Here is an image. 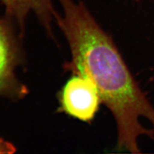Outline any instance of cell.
Returning <instances> with one entry per match:
<instances>
[{
	"mask_svg": "<svg viewBox=\"0 0 154 154\" xmlns=\"http://www.w3.org/2000/svg\"><path fill=\"white\" fill-rule=\"evenodd\" d=\"M62 14L55 19L66 36L71 60L64 66L89 78L97 87L102 103L117 127V149L141 153L138 139H154V107L116 46L84 2L59 0Z\"/></svg>",
	"mask_w": 154,
	"mask_h": 154,
	"instance_id": "cell-1",
	"label": "cell"
},
{
	"mask_svg": "<svg viewBox=\"0 0 154 154\" xmlns=\"http://www.w3.org/2000/svg\"><path fill=\"white\" fill-rule=\"evenodd\" d=\"M102 103L97 87L84 76L75 75L62 89V109L71 116L82 122L92 121Z\"/></svg>",
	"mask_w": 154,
	"mask_h": 154,
	"instance_id": "cell-2",
	"label": "cell"
},
{
	"mask_svg": "<svg viewBox=\"0 0 154 154\" xmlns=\"http://www.w3.org/2000/svg\"><path fill=\"white\" fill-rule=\"evenodd\" d=\"M18 50L11 26L0 19V96L20 98L26 89L17 81Z\"/></svg>",
	"mask_w": 154,
	"mask_h": 154,
	"instance_id": "cell-3",
	"label": "cell"
},
{
	"mask_svg": "<svg viewBox=\"0 0 154 154\" xmlns=\"http://www.w3.org/2000/svg\"><path fill=\"white\" fill-rule=\"evenodd\" d=\"M5 7L6 15L15 21L20 27L25 26L26 17L33 13L48 32H51V23L55 18L53 0H0Z\"/></svg>",
	"mask_w": 154,
	"mask_h": 154,
	"instance_id": "cell-4",
	"label": "cell"
}]
</instances>
